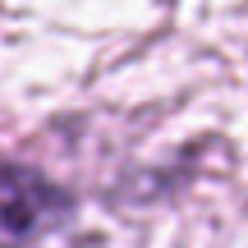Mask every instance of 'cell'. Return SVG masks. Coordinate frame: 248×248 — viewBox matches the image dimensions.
Here are the masks:
<instances>
[{"label":"cell","instance_id":"6da1fadb","mask_svg":"<svg viewBox=\"0 0 248 248\" xmlns=\"http://www.w3.org/2000/svg\"><path fill=\"white\" fill-rule=\"evenodd\" d=\"M74 193L32 166H0V248H42L74 221Z\"/></svg>","mask_w":248,"mask_h":248}]
</instances>
